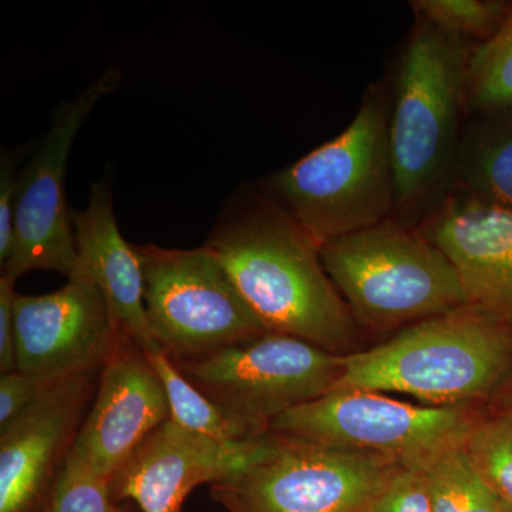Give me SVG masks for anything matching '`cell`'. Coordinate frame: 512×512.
Segmentation results:
<instances>
[{
	"label": "cell",
	"instance_id": "12",
	"mask_svg": "<svg viewBox=\"0 0 512 512\" xmlns=\"http://www.w3.org/2000/svg\"><path fill=\"white\" fill-rule=\"evenodd\" d=\"M268 441L269 431L242 443H221L168 420L111 477V495L119 503L134 501L141 512H183L194 488L247 470Z\"/></svg>",
	"mask_w": 512,
	"mask_h": 512
},
{
	"label": "cell",
	"instance_id": "13",
	"mask_svg": "<svg viewBox=\"0 0 512 512\" xmlns=\"http://www.w3.org/2000/svg\"><path fill=\"white\" fill-rule=\"evenodd\" d=\"M96 375L63 380L0 427V512H43L69 456Z\"/></svg>",
	"mask_w": 512,
	"mask_h": 512
},
{
	"label": "cell",
	"instance_id": "10",
	"mask_svg": "<svg viewBox=\"0 0 512 512\" xmlns=\"http://www.w3.org/2000/svg\"><path fill=\"white\" fill-rule=\"evenodd\" d=\"M119 69L101 74L90 86L63 101L39 147L20 171L12 255L2 274L19 279L32 271L69 278L77 265L73 210L66 200L70 151L97 103L120 86Z\"/></svg>",
	"mask_w": 512,
	"mask_h": 512
},
{
	"label": "cell",
	"instance_id": "21",
	"mask_svg": "<svg viewBox=\"0 0 512 512\" xmlns=\"http://www.w3.org/2000/svg\"><path fill=\"white\" fill-rule=\"evenodd\" d=\"M463 447L480 477L512 511V409L476 421Z\"/></svg>",
	"mask_w": 512,
	"mask_h": 512
},
{
	"label": "cell",
	"instance_id": "19",
	"mask_svg": "<svg viewBox=\"0 0 512 512\" xmlns=\"http://www.w3.org/2000/svg\"><path fill=\"white\" fill-rule=\"evenodd\" d=\"M463 443L412 463L423 473L434 512H512L477 473Z\"/></svg>",
	"mask_w": 512,
	"mask_h": 512
},
{
	"label": "cell",
	"instance_id": "2",
	"mask_svg": "<svg viewBox=\"0 0 512 512\" xmlns=\"http://www.w3.org/2000/svg\"><path fill=\"white\" fill-rule=\"evenodd\" d=\"M473 47L416 16L399 66L390 110L394 212L406 221L436 208L456 171Z\"/></svg>",
	"mask_w": 512,
	"mask_h": 512
},
{
	"label": "cell",
	"instance_id": "1",
	"mask_svg": "<svg viewBox=\"0 0 512 512\" xmlns=\"http://www.w3.org/2000/svg\"><path fill=\"white\" fill-rule=\"evenodd\" d=\"M207 245L266 329L330 353L348 348V305L326 274L319 245L278 202L235 198Z\"/></svg>",
	"mask_w": 512,
	"mask_h": 512
},
{
	"label": "cell",
	"instance_id": "27",
	"mask_svg": "<svg viewBox=\"0 0 512 512\" xmlns=\"http://www.w3.org/2000/svg\"><path fill=\"white\" fill-rule=\"evenodd\" d=\"M18 279L0 276V372H16L15 302L18 298L15 285Z\"/></svg>",
	"mask_w": 512,
	"mask_h": 512
},
{
	"label": "cell",
	"instance_id": "16",
	"mask_svg": "<svg viewBox=\"0 0 512 512\" xmlns=\"http://www.w3.org/2000/svg\"><path fill=\"white\" fill-rule=\"evenodd\" d=\"M77 265L106 298L121 332L146 355L160 352L144 306V275L136 245L121 235L110 184L94 185L86 208L73 211Z\"/></svg>",
	"mask_w": 512,
	"mask_h": 512
},
{
	"label": "cell",
	"instance_id": "14",
	"mask_svg": "<svg viewBox=\"0 0 512 512\" xmlns=\"http://www.w3.org/2000/svg\"><path fill=\"white\" fill-rule=\"evenodd\" d=\"M168 420L170 406L160 376L146 353L124 336L101 369L96 399L70 454L111 480Z\"/></svg>",
	"mask_w": 512,
	"mask_h": 512
},
{
	"label": "cell",
	"instance_id": "22",
	"mask_svg": "<svg viewBox=\"0 0 512 512\" xmlns=\"http://www.w3.org/2000/svg\"><path fill=\"white\" fill-rule=\"evenodd\" d=\"M410 5L416 16L444 32L480 43L497 33L510 8V3L501 0H416Z\"/></svg>",
	"mask_w": 512,
	"mask_h": 512
},
{
	"label": "cell",
	"instance_id": "4",
	"mask_svg": "<svg viewBox=\"0 0 512 512\" xmlns=\"http://www.w3.org/2000/svg\"><path fill=\"white\" fill-rule=\"evenodd\" d=\"M392 99L373 84L350 126L271 178L275 201L320 245L389 220L394 180Z\"/></svg>",
	"mask_w": 512,
	"mask_h": 512
},
{
	"label": "cell",
	"instance_id": "15",
	"mask_svg": "<svg viewBox=\"0 0 512 512\" xmlns=\"http://www.w3.org/2000/svg\"><path fill=\"white\" fill-rule=\"evenodd\" d=\"M421 235L456 268L467 306L512 329V210L450 195L427 215Z\"/></svg>",
	"mask_w": 512,
	"mask_h": 512
},
{
	"label": "cell",
	"instance_id": "9",
	"mask_svg": "<svg viewBox=\"0 0 512 512\" xmlns=\"http://www.w3.org/2000/svg\"><path fill=\"white\" fill-rule=\"evenodd\" d=\"M474 423L461 406L420 407L376 392L342 390L289 409L269 431L412 464L463 443Z\"/></svg>",
	"mask_w": 512,
	"mask_h": 512
},
{
	"label": "cell",
	"instance_id": "24",
	"mask_svg": "<svg viewBox=\"0 0 512 512\" xmlns=\"http://www.w3.org/2000/svg\"><path fill=\"white\" fill-rule=\"evenodd\" d=\"M369 512H434L429 488L416 464H400Z\"/></svg>",
	"mask_w": 512,
	"mask_h": 512
},
{
	"label": "cell",
	"instance_id": "20",
	"mask_svg": "<svg viewBox=\"0 0 512 512\" xmlns=\"http://www.w3.org/2000/svg\"><path fill=\"white\" fill-rule=\"evenodd\" d=\"M512 107V3L501 28L471 52L466 79V111L491 113Z\"/></svg>",
	"mask_w": 512,
	"mask_h": 512
},
{
	"label": "cell",
	"instance_id": "7",
	"mask_svg": "<svg viewBox=\"0 0 512 512\" xmlns=\"http://www.w3.org/2000/svg\"><path fill=\"white\" fill-rule=\"evenodd\" d=\"M151 335L171 359L185 360L269 332L207 244L192 249L136 245Z\"/></svg>",
	"mask_w": 512,
	"mask_h": 512
},
{
	"label": "cell",
	"instance_id": "11",
	"mask_svg": "<svg viewBox=\"0 0 512 512\" xmlns=\"http://www.w3.org/2000/svg\"><path fill=\"white\" fill-rule=\"evenodd\" d=\"M124 338L106 298L76 265L66 285L15 302L16 370L47 380L101 372Z\"/></svg>",
	"mask_w": 512,
	"mask_h": 512
},
{
	"label": "cell",
	"instance_id": "28",
	"mask_svg": "<svg viewBox=\"0 0 512 512\" xmlns=\"http://www.w3.org/2000/svg\"><path fill=\"white\" fill-rule=\"evenodd\" d=\"M507 409H512V392H511L510 404H508Z\"/></svg>",
	"mask_w": 512,
	"mask_h": 512
},
{
	"label": "cell",
	"instance_id": "8",
	"mask_svg": "<svg viewBox=\"0 0 512 512\" xmlns=\"http://www.w3.org/2000/svg\"><path fill=\"white\" fill-rule=\"evenodd\" d=\"M342 359L269 330L210 355L173 360L211 400L269 430L282 413L328 394L342 372Z\"/></svg>",
	"mask_w": 512,
	"mask_h": 512
},
{
	"label": "cell",
	"instance_id": "5",
	"mask_svg": "<svg viewBox=\"0 0 512 512\" xmlns=\"http://www.w3.org/2000/svg\"><path fill=\"white\" fill-rule=\"evenodd\" d=\"M319 254L349 311L373 328L421 322L467 306L450 259L393 218L323 242Z\"/></svg>",
	"mask_w": 512,
	"mask_h": 512
},
{
	"label": "cell",
	"instance_id": "18",
	"mask_svg": "<svg viewBox=\"0 0 512 512\" xmlns=\"http://www.w3.org/2000/svg\"><path fill=\"white\" fill-rule=\"evenodd\" d=\"M146 356L163 383L170 420L181 429L221 443H242L268 433L269 430L235 416L202 393L163 350Z\"/></svg>",
	"mask_w": 512,
	"mask_h": 512
},
{
	"label": "cell",
	"instance_id": "17",
	"mask_svg": "<svg viewBox=\"0 0 512 512\" xmlns=\"http://www.w3.org/2000/svg\"><path fill=\"white\" fill-rule=\"evenodd\" d=\"M454 175L463 194L512 210V107L471 119Z\"/></svg>",
	"mask_w": 512,
	"mask_h": 512
},
{
	"label": "cell",
	"instance_id": "23",
	"mask_svg": "<svg viewBox=\"0 0 512 512\" xmlns=\"http://www.w3.org/2000/svg\"><path fill=\"white\" fill-rule=\"evenodd\" d=\"M43 512H134L114 500L110 480L94 473L69 453Z\"/></svg>",
	"mask_w": 512,
	"mask_h": 512
},
{
	"label": "cell",
	"instance_id": "3",
	"mask_svg": "<svg viewBox=\"0 0 512 512\" xmlns=\"http://www.w3.org/2000/svg\"><path fill=\"white\" fill-rule=\"evenodd\" d=\"M511 367L512 329L464 306L421 320L375 349L343 356L330 392L403 393L436 407L460 406L488 396Z\"/></svg>",
	"mask_w": 512,
	"mask_h": 512
},
{
	"label": "cell",
	"instance_id": "26",
	"mask_svg": "<svg viewBox=\"0 0 512 512\" xmlns=\"http://www.w3.org/2000/svg\"><path fill=\"white\" fill-rule=\"evenodd\" d=\"M63 382V380H60ZM56 380L16 372L0 377V427L8 424L52 389Z\"/></svg>",
	"mask_w": 512,
	"mask_h": 512
},
{
	"label": "cell",
	"instance_id": "6",
	"mask_svg": "<svg viewBox=\"0 0 512 512\" xmlns=\"http://www.w3.org/2000/svg\"><path fill=\"white\" fill-rule=\"evenodd\" d=\"M397 466L380 454L269 431L265 453L210 484V495L229 512H369Z\"/></svg>",
	"mask_w": 512,
	"mask_h": 512
},
{
	"label": "cell",
	"instance_id": "25",
	"mask_svg": "<svg viewBox=\"0 0 512 512\" xmlns=\"http://www.w3.org/2000/svg\"><path fill=\"white\" fill-rule=\"evenodd\" d=\"M23 154L19 148L3 150L0 160V268L8 264L12 255Z\"/></svg>",
	"mask_w": 512,
	"mask_h": 512
}]
</instances>
